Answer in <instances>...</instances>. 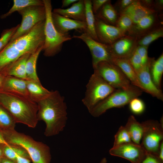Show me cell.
I'll return each instance as SVG.
<instances>
[{"label": "cell", "mask_w": 163, "mask_h": 163, "mask_svg": "<svg viewBox=\"0 0 163 163\" xmlns=\"http://www.w3.org/2000/svg\"><path fill=\"white\" fill-rule=\"evenodd\" d=\"M136 73L142 67L141 59L136 50L128 59Z\"/></svg>", "instance_id": "37"}, {"label": "cell", "mask_w": 163, "mask_h": 163, "mask_svg": "<svg viewBox=\"0 0 163 163\" xmlns=\"http://www.w3.org/2000/svg\"><path fill=\"white\" fill-rule=\"evenodd\" d=\"M72 37L82 40L87 46L91 55L92 64L94 69L100 62H112L113 57L108 45L96 41L85 33L79 35H74Z\"/></svg>", "instance_id": "11"}, {"label": "cell", "mask_w": 163, "mask_h": 163, "mask_svg": "<svg viewBox=\"0 0 163 163\" xmlns=\"http://www.w3.org/2000/svg\"><path fill=\"white\" fill-rule=\"evenodd\" d=\"M129 104L130 110L134 114H140L145 111V104L142 100L138 97L133 98Z\"/></svg>", "instance_id": "36"}, {"label": "cell", "mask_w": 163, "mask_h": 163, "mask_svg": "<svg viewBox=\"0 0 163 163\" xmlns=\"http://www.w3.org/2000/svg\"><path fill=\"white\" fill-rule=\"evenodd\" d=\"M107 160L105 158H104L101 161L100 163H107Z\"/></svg>", "instance_id": "50"}, {"label": "cell", "mask_w": 163, "mask_h": 163, "mask_svg": "<svg viewBox=\"0 0 163 163\" xmlns=\"http://www.w3.org/2000/svg\"><path fill=\"white\" fill-rule=\"evenodd\" d=\"M158 157L163 161V141L161 143L159 149Z\"/></svg>", "instance_id": "46"}, {"label": "cell", "mask_w": 163, "mask_h": 163, "mask_svg": "<svg viewBox=\"0 0 163 163\" xmlns=\"http://www.w3.org/2000/svg\"><path fill=\"white\" fill-rule=\"evenodd\" d=\"M142 92L132 84L126 88L117 89L96 105L89 112L94 117H98L109 109L123 107L129 104L133 98L141 95Z\"/></svg>", "instance_id": "6"}, {"label": "cell", "mask_w": 163, "mask_h": 163, "mask_svg": "<svg viewBox=\"0 0 163 163\" xmlns=\"http://www.w3.org/2000/svg\"><path fill=\"white\" fill-rule=\"evenodd\" d=\"M16 123L11 114L0 105V127L4 129H14Z\"/></svg>", "instance_id": "32"}, {"label": "cell", "mask_w": 163, "mask_h": 163, "mask_svg": "<svg viewBox=\"0 0 163 163\" xmlns=\"http://www.w3.org/2000/svg\"><path fill=\"white\" fill-rule=\"evenodd\" d=\"M26 86L29 97L36 103L51 92L42 86L40 82L26 80Z\"/></svg>", "instance_id": "25"}, {"label": "cell", "mask_w": 163, "mask_h": 163, "mask_svg": "<svg viewBox=\"0 0 163 163\" xmlns=\"http://www.w3.org/2000/svg\"><path fill=\"white\" fill-rule=\"evenodd\" d=\"M95 30L100 42L110 45L125 34L115 26L106 24L95 16Z\"/></svg>", "instance_id": "14"}, {"label": "cell", "mask_w": 163, "mask_h": 163, "mask_svg": "<svg viewBox=\"0 0 163 163\" xmlns=\"http://www.w3.org/2000/svg\"><path fill=\"white\" fill-rule=\"evenodd\" d=\"M0 144H3L7 145L9 144L5 140L2 130H0Z\"/></svg>", "instance_id": "47"}, {"label": "cell", "mask_w": 163, "mask_h": 163, "mask_svg": "<svg viewBox=\"0 0 163 163\" xmlns=\"http://www.w3.org/2000/svg\"><path fill=\"white\" fill-rule=\"evenodd\" d=\"M139 163H163V161L158 156L147 153Z\"/></svg>", "instance_id": "40"}, {"label": "cell", "mask_w": 163, "mask_h": 163, "mask_svg": "<svg viewBox=\"0 0 163 163\" xmlns=\"http://www.w3.org/2000/svg\"><path fill=\"white\" fill-rule=\"evenodd\" d=\"M43 1L46 10V18L44 27L45 40L42 51L45 56L53 57L61 51L64 42L70 40L72 37L69 33L62 34L56 30L52 19L51 1Z\"/></svg>", "instance_id": "5"}, {"label": "cell", "mask_w": 163, "mask_h": 163, "mask_svg": "<svg viewBox=\"0 0 163 163\" xmlns=\"http://www.w3.org/2000/svg\"><path fill=\"white\" fill-rule=\"evenodd\" d=\"M133 142L140 145L144 131L142 123L138 122L135 117L131 115L125 126Z\"/></svg>", "instance_id": "24"}, {"label": "cell", "mask_w": 163, "mask_h": 163, "mask_svg": "<svg viewBox=\"0 0 163 163\" xmlns=\"http://www.w3.org/2000/svg\"><path fill=\"white\" fill-rule=\"evenodd\" d=\"M108 0H93L91 1L92 10L94 15H96L103 5Z\"/></svg>", "instance_id": "41"}, {"label": "cell", "mask_w": 163, "mask_h": 163, "mask_svg": "<svg viewBox=\"0 0 163 163\" xmlns=\"http://www.w3.org/2000/svg\"><path fill=\"white\" fill-rule=\"evenodd\" d=\"M0 91L30 98L27 88L26 80L13 76L5 77Z\"/></svg>", "instance_id": "18"}, {"label": "cell", "mask_w": 163, "mask_h": 163, "mask_svg": "<svg viewBox=\"0 0 163 163\" xmlns=\"http://www.w3.org/2000/svg\"><path fill=\"white\" fill-rule=\"evenodd\" d=\"M133 24L132 21L128 15L121 13L119 15L115 26L125 34L127 35Z\"/></svg>", "instance_id": "34"}, {"label": "cell", "mask_w": 163, "mask_h": 163, "mask_svg": "<svg viewBox=\"0 0 163 163\" xmlns=\"http://www.w3.org/2000/svg\"><path fill=\"white\" fill-rule=\"evenodd\" d=\"M135 0H119L116 2L113 6L120 15L128 7L134 2Z\"/></svg>", "instance_id": "38"}, {"label": "cell", "mask_w": 163, "mask_h": 163, "mask_svg": "<svg viewBox=\"0 0 163 163\" xmlns=\"http://www.w3.org/2000/svg\"><path fill=\"white\" fill-rule=\"evenodd\" d=\"M112 62L118 66L130 82L131 84L144 92L137 75L127 59L113 58Z\"/></svg>", "instance_id": "21"}, {"label": "cell", "mask_w": 163, "mask_h": 163, "mask_svg": "<svg viewBox=\"0 0 163 163\" xmlns=\"http://www.w3.org/2000/svg\"><path fill=\"white\" fill-rule=\"evenodd\" d=\"M144 131L140 145L146 152L158 157L163 139V125L157 120H149L142 123Z\"/></svg>", "instance_id": "8"}, {"label": "cell", "mask_w": 163, "mask_h": 163, "mask_svg": "<svg viewBox=\"0 0 163 163\" xmlns=\"http://www.w3.org/2000/svg\"><path fill=\"white\" fill-rule=\"evenodd\" d=\"M86 87L85 96L82 101L89 112L96 105L116 89L94 72Z\"/></svg>", "instance_id": "7"}, {"label": "cell", "mask_w": 163, "mask_h": 163, "mask_svg": "<svg viewBox=\"0 0 163 163\" xmlns=\"http://www.w3.org/2000/svg\"><path fill=\"white\" fill-rule=\"evenodd\" d=\"M51 17L54 27L61 34L69 33V31L72 30L85 32L86 28L85 22L66 18L53 11Z\"/></svg>", "instance_id": "17"}, {"label": "cell", "mask_w": 163, "mask_h": 163, "mask_svg": "<svg viewBox=\"0 0 163 163\" xmlns=\"http://www.w3.org/2000/svg\"><path fill=\"white\" fill-rule=\"evenodd\" d=\"M109 46L113 58L128 59L138 46L137 38L126 35Z\"/></svg>", "instance_id": "13"}, {"label": "cell", "mask_w": 163, "mask_h": 163, "mask_svg": "<svg viewBox=\"0 0 163 163\" xmlns=\"http://www.w3.org/2000/svg\"><path fill=\"white\" fill-rule=\"evenodd\" d=\"M0 105L11 114L16 123L32 128L36 126L37 104L30 98L0 91Z\"/></svg>", "instance_id": "3"}, {"label": "cell", "mask_w": 163, "mask_h": 163, "mask_svg": "<svg viewBox=\"0 0 163 163\" xmlns=\"http://www.w3.org/2000/svg\"><path fill=\"white\" fill-rule=\"evenodd\" d=\"M94 69V72L115 89L126 88L131 85L121 69L112 62H100Z\"/></svg>", "instance_id": "10"}, {"label": "cell", "mask_w": 163, "mask_h": 163, "mask_svg": "<svg viewBox=\"0 0 163 163\" xmlns=\"http://www.w3.org/2000/svg\"><path fill=\"white\" fill-rule=\"evenodd\" d=\"M11 8L7 13L0 16L2 19L5 18L16 11H18L26 7L33 5H44L43 0H14Z\"/></svg>", "instance_id": "30"}, {"label": "cell", "mask_w": 163, "mask_h": 163, "mask_svg": "<svg viewBox=\"0 0 163 163\" xmlns=\"http://www.w3.org/2000/svg\"><path fill=\"white\" fill-rule=\"evenodd\" d=\"M1 158L0 159V162H1Z\"/></svg>", "instance_id": "51"}, {"label": "cell", "mask_w": 163, "mask_h": 163, "mask_svg": "<svg viewBox=\"0 0 163 163\" xmlns=\"http://www.w3.org/2000/svg\"><path fill=\"white\" fill-rule=\"evenodd\" d=\"M132 142L129 133L125 127L120 126L115 135L113 147Z\"/></svg>", "instance_id": "33"}, {"label": "cell", "mask_w": 163, "mask_h": 163, "mask_svg": "<svg viewBox=\"0 0 163 163\" xmlns=\"http://www.w3.org/2000/svg\"><path fill=\"white\" fill-rule=\"evenodd\" d=\"M2 131L7 142L24 149L28 153L32 163H50L51 158L50 149L46 144L18 132L15 129H4Z\"/></svg>", "instance_id": "4"}, {"label": "cell", "mask_w": 163, "mask_h": 163, "mask_svg": "<svg viewBox=\"0 0 163 163\" xmlns=\"http://www.w3.org/2000/svg\"><path fill=\"white\" fill-rule=\"evenodd\" d=\"M45 21L40 22L28 33L10 41L0 52V71L21 56L43 48Z\"/></svg>", "instance_id": "2"}, {"label": "cell", "mask_w": 163, "mask_h": 163, "mask_svg": "<svg viewBox=\"0 0 163 163\" xmlns=\"http://www.w3.org/2000/svg\"><path fill=\"white\" fill-rule=\"evenodd\" d=\"M5 77L0 74V88L2 85Z\"/></svg>", "instance_id": "49"}, {"label": "cell", "mask_w": 163, "mask_h": 163, "mask_svg": "<svg viewBox=\"0 0 163 163\" xmlns=\"http://www.w3.org/2000/svg\"><path fill=\"white\" fill-rule=\"evenodd\" d=\"M163 73V53L156 60L153 59L150 68L151 78L154 84L159 89H161V81Z\"/></svg>", "instance_id": "28"}, {"label": "cell", "mask_w": 163, "mask_h": 163, "mask_svg": "<svg viewBox=\"0 0 163 163\" xmlns=\"http://www.w3.org/2000/svg\"><path fill=\"white\" fill-rule=\"evenodd\" d=\"M84 1L85 7V23L86 25V30L84 33L94 40L99 42L95 32V17L92 10L91 1Z\"/></svg>", "instance_id": "26"}, {"label": "cell", "mask_w": 163, "mask_h": 163, "mask_svg": "<svg viewBox=\"0 0 163 163\" xmlns=\"http://www.w3.org/2000/svg\"><path fill=\"white\" fill-rule=\"evenodd\" d=\"M162 14L155 12L140 18L132 27L127 35L136 38L142 36L153 29L163 25Z\"/></svg>", "instance_id": "15"}, {"label": "cell", "mask_w": 163, "mask_h": 163, "mask_svg": "<svg viewBox=\"0 0 163 163\" xmlns=\"http://www.w3.org/2000/svg\"><path fill=\"white\" fill-rule=\"evenodd\" d=\"M30 54H25L10 63L0 71V74L4 76H13L26 80L25 65Z\"/></svg>", "instance_id": "19"}, {"label": "cell", "mask_w": 163, "mask_h": 163, "mask_svg": "<svg viewBox=\"0 0 163 163\" xmlns=\"http://www.w3.org/2000/svg\"><path fill=\"white\" fill-rule=\"evenodd\" d=\"M148 46H138L136 49L140 57L143 66L147 63L149 59L148 55Z\"/></svg>", "instance_id": "39"}, {"label": "cell", "mask_w": 163, "mask_h": 163, "mask_svg": "<svg viewBox=\"0 0 163 163\" xmlns=\"http://www.w3.org/2000/svg\"><path fill=\"white\" fill-rule=\"evenodd\" d=\"M53 11L66 18L85 22V7L84 0H78L69 8H55Z\"/></svg>", "instance_id": "20"}, {"label": "cell", "mask_w": 163, "mask_h": 163, "mask_svg": "<svg viewBox=\"0 0 163 163\" xmlns=\"http://www.w3.org/2000/svg\"><path fill=\"white\" fill-rule=\"evenodd\" d=\"M139 1L140 4L142 6L146 8L153 10L155 11V0H139Z\"/></svg>", "instance_id": "42"}, {"label": "cell", "mask_w": 163, "mask_h": 163, "mask_svg": "<svg viewBox=\"0 0 163 163\" xmlns=\"http://www.w3.org/2000/svg\"><path fill=\"white\" fill-rule=\"evenodd\" d=\"M18 156H21L31 160L28 153L21 146L10 144L5 145L4 150L3 156L13 160H16Z\"/></svg>", "instance_id": "31"}, {"label": "cell", "mask_w": 163, "mask_h": 163, "mask_svg": "<svg viewBox=\"0 0 163 163\" xmlns=\"http://www.w3.org/2000/svg\"><path fill=\"white\" fill-rule=\"evenodd\" d=\"M94 16L106 24L115 26L119 14L111 1L108 0Z\"/></svg>", "instance_id": "23"}, {"label": "cell", "mask_w": 163, "mask_h": 163, "mask_svg": "<svg viewBox=\"0 0 163 163\" xmlns=\"http://www.w3.org/2000/svg\"><path fill=\"white\" fill-rule=\"evenodd\" d=\"M16 160L18 163H30L31 161L29 159L20 156H17Z\"/></svg>", "instance_id": "44"}, {"label": "cell", "mask_w": 163, "mask_h": 163, "mask_svg": "<svg viewBox=\"0 0 163 163\" xmlns=\"http://www.w3.org/2000/svg\"><path fill=\"white\" fill-rule=\"evenodd\" d=\"M0 163H18L16 160H13L4 156L2 157Z\"/></svg>", "instance_id": "45"}, {"label": "cell", "mask_w": 163, "mask_h": 163, "mask_svg": "<svg viewBox=\"0 0 163 163\" xmlns=\"http://www.w3.org/2000/svg\"><path fill=\"white\" fill-rule=\"evenodd\" d=\"M155 12H156L153 10L142 6L139 0H136L121 13L128 15L134 24H136L141 18Z\"/></svg>", "instance_id": "22"}, {"label": "cell", "mask_w": 163, "mask_h": 163, "mask_svg": "<svg viewBox=\"0 0 163 163\" xmlns=\"http://www.w3.org/2000/svg\"><path fill=\"white\" fill-rule=\"evenodd\" d=\"M37 118L46 125L44 135L50 137L62 131L67 120V107L64 97L58 91H51L46 97L37 102Z\"/></svg>", "instance_id": "1"}, {"label": "cell", "mask_w": 163, "mask_h": 163, "mask_svg": "<svg viewBox=\"0 0 163 163\" xmlns=\"http://www.w3.org/2000/svg\"><path fill=\"white\" fill-rule=\"evenodd\" d=\"M18 12L22 17V21L10 41L28 33L38 24L46 20L44 5L30 6Z\"/></svg>", "instance_id": "9"}, {"label": "cell", "mask_w": 163, "mask_h": 163, "mask_svg": "<svg viewBox=\"0 0 163 163\" xmlns=\"http://www.w3.org/2000/svg\"><path fill=\"white\" fill-rule=\"evenodd\" d=\"M109 152L111 155L124 158L131 163H139L147 153L141 145L133 142L113 147Z\"/></svg>", "instance_id": "12"}, {"label": "cell", "mask_w": 163, "mask_h": 163, "mask_svg": "<svg viewBox=\"0 0 163 163\" xmlns=\"http://www.w3.org/2000/svg\"><path fill=\"white\" fill-rule=\"evenodd\" d=\"M5 145L0 144V159L3 156L4 150Z\"/></svg>", "instance_id": "48"}, {"label": "cell", "mask_w": 163, "mask_h": 163, "mask_svg": "<svg viewBox=\"0 0 163 163\" xmlns=\"http://www.w3.org/2000/svg\"><path fill=\"white\" fill-rule=\"evenodd\" d=\"M43 48L37 50L30 55L25 65L26 80L40 82L36 72V64L38 58Z\"/></svg>", "instance_id": "27"}, {"label": "cell", "mask_w": 163, "mask_h": 163, "mask_svg": "<svg viewBox=\"0 0 163 163\" xmlns=\"http://www.w3.org/2000/svg\"><path fill=\"white\" fill-rule=\"evenodd\" d=\"M20 24L10 28L4 30L2 33L0 38V52L6 46L11 38L19 28Z\"/></svg>", "instance_id": "35"}, {"label": "cell", "mask_w": 163, "mask_h": 163, "mask_svg": "<svg viewBox=\"0 0 163 163\" xmlns=\"http://www.w3.org/2000/svg\"><path fill=\"white\" fill-rule=\"evenodd\" d=\"M77 0H63L62 1V8H64L70 5L77 2Z\"/></svg>", "instance_id": "43"}, {"label": "cell", "mask_w": 163, "mask_h": 163, "mask_svg": "<svg viewBox=\"0 0 163 163\" xmlns=\"http://www.w3.org/2000/svg\"><path fill=\"white\" fill-rule=\"evenodd\" d=\"M163 37V27L161 25L137 38L138 46H149L152 42Z\"/></svg>", "instance_id": "29"}, {"label": "cell", "mask_w": 163, "mask_h": 163, "mask_svg": "<svg viewBox=\"0 0 163 163\" xmlns=\"http://www.w3.org/2000/svg\"><path fill=\"white\" fill-rule=\"evenodd\" d=\"M154 58H150L149 61L137 72L139 81L143 87L144 92L159 100H163V94L154 83L150 73V68Z\"/></svg>", "instance_id": "16"}]
</instances>
